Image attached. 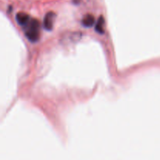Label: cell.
Here are the masks:
<instances>
[{
  "mask_svg": "<svg viewBox=\"0 0 160 160\" xmlns=\"http://www.w3.org/2000/svg\"><path fill=\"white\" fill-rule=\"evenodd\" d=\"M25 36L31 42H36L40 38V23L36 19H31L29 23L24 27Z\"/></svg>",
  "mask_w": 160,
  "mask_h": 160,
  "instance_id": "obj_1",
  "label": "cell"
},
{
  "mask_svg": "<svg viewBox=\"0 0 160 160\" xmlns=\"http://www.w3.org/2000/svg\"><path fill=\"white\" fill-rule=\"evenodd\" d=\"M55 20H56V13L52 11L47 12L44 17L43 26L46 31H52L54 25Z\"/></svg>",
  "mask_w": 160,
  "mask_h": 160,
  "instance_id": "obj_2",
  "label": "cell"
},
{
  "mask_svg": "<svg viewBox=\"0 0 160 160\" xmlns=\"http://www.w3.org/2000/svg\"><path fill=\"white\" fill-rule=\"evenodd\" d=\"M31 17L28 14L25 13V12H18V13L16 15V20H17L18 24L21 25V26L25 27L29 21L31 20Z\"/></svg>",
  "mask_w": 160,
  "mask_h": 160,
  "instance_id": "obj_3",
  "label": "cell"
},
{
  "mask_svg": "<svg viewBox=\"0 0 160 160\" xmlns=\"http://www.w3.org/2000/svg\"><path fill=\"white\" fill-rule=\"evenodd\" d=\"M81 23L85 28H91L95 24V17L92 14H87L83 17Z\"/></svg>",
  "mask_w": 160,
  "mask_h": 160,
  "instance_id": "obj_4",
  "label": "cell"
},
{
  "mask_svg": "<svg viewBox=\"0 0 160 160\" xmlns=\"http://www.w3.org/2000/svg\"><path fill=\"white\" fill-rule=\"evenodd\" d=\"M105 23H106V21H105V19L102 16L99 17L98 21L95 23V31H97L99 34H104L105 33Z\"/></svg>",
  "mask_w": 160,
  "mask_h": 160,
  "instance_id": "obj_5",
  "label": "cell"
},
{
  "mask_svg": "<svg viewBox=\"0 0 160 160\" xmlns=\"http://www.w3.org/2000/svg\"><path fill=\"white\" fill-rule=\"evenodd\" d=\"M72 1H73V3H75V4H79L81 0H72Z\"/></svg>",
  "mask_w": 160,
  "mask_h": 160,
  "instance_id": "obj_6",
  "label": "cell"
}]
</instances>
